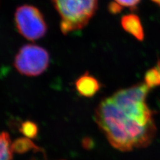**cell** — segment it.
<instances>
[{
  "label": "cell",
  "instance_id": "obj_8",
  "mask_svg": "<svg viewBox=\"0 0 160 160\" xmlns=\"http://www.w3.org/2000/svg\"><path fill=\"white\" fill-rule=\"evenodd\" d=\"M144 80V83L149 89L160 86V61L146 72Z\"/></svg>",
  "mask_w": 160,
  "mask_h": 160
},
{
  "label": "cell",
  "instance_id": "obj_4",
  "mask_svg": "<svg viewBox=\"0 0 160 160\" xmlns=\"http://www.w3.org/2000/svg\"><path fill=\"white\" fill-rule=\"evenodd\" d=\"M14 18L18 32L29 41L41 39L47 33L46 20L36 7L29 5L18 7Z\"/></svg>",
  "mask_w": 160,
  "mask_h": 160
},
{
  "label": "cell",
  "instance_id": "obj_11",
  "mask_svg": "<svg viewBox=\"0 0 160 160\" xmlns=\"http://www.w3.org/2000/svg\"><path fill=\"white\" fill-rule=\"evenodd\" d=\"M115 3H116L120 7H128L133 8L136 7L140 0H114Z\"/></svg>",
  "mask_w": 160,
  "mask_h": 160
},
{
  "label": "cell",
  "instance_id": "obj_1",
  "mask_svg": "<svg viewBox=\"0 0 160 160\" xmlns=\"http://www.w3.org/2000/svg\"><path fill=\"white\" fill-rule=\"evenodd\" d=\"M149 89L145 83L134 85L119 90L98 106L96 122L115 149L129 152L153 142L157 128L146 103Z\"/></svg>",
  "mask_w": 160,
  "mask_h": 160
},
{
  "label": "cell",
  "instance_id": "obj_3",
  "mask_svg": "<svg viewBox=\"0 0 160 160\" xmlns=\"http://www.w3.org/2000/svg\"><path fill=\"white\" fill-rule=\"evenodd\" d=\"M13 64L18 72L24 76H38L48 69L49 55L42 47L27 44L20 48Z\"/></svg>",
  "mask_w": 160,
  "mask_h": 160
},
{
  "label": "cell",
  "instance_id": "obj_10",
  "mask_svg": "<svg viewBox=\"0 0 160 160\" xmlns=\"http://www.w3.org/2000/svg\"><path fill=\"white\" fill-rule=\"evenodd\" d=\"M20 131L26 136L27 138L32 139L36 138L38 135V128L37 125L30 121H27L22 123L20 128Z\"/></svg>",
  "mask_w": 160,
  "mask_h": 160
},
{
  "label": "cell",
  "instance_id": "obj_2",
  "mask_svg": "<svg viewBox=\"0 0 160 160\" xmlns=\"http://www.w3.org/2000/svg\"><path fill=\"white\" fill-rule=\"evenodd\" d=\"M61 22L60 29L67 35L83 29L98 7V0H52Z\"/></svg>",
  "mask_w": 160,
  "mask_h": 160
},
{
  "label": "cell",
  "instance_id": "obj_7",
  "mask_svg": "<svg viewBox=\"0 0 160 160\" xmlns=\"http://www.w3.org/2000/svg\"><path fill=\"white\" fill-rule=\"evenodd\" d=\"M13 150L9 134L6 132L0 133V160H12Z\"/></svg>",
  "mask_w": 160,
  "mask_h": 160
},
{
  "label": "cell",
  "instance_id": "obj_6",
  "mask_svg": "<svg viewBox=\"0 0 160 160\" xmlns=\"http://www.w3.org/2000/svg\"><path fill=\"white\" fill-rule=\"evenodd\" d=\"M122 26L126 31L136 38L142 41L144 38L143 26L139 17L134 14H129L122 18Z\"/></svg>",
  "mask_w": 160,
  "mask_h": 160
},
{
  "label": "cell",
  "instance_id": "obj_5",
  "mask_svg": "<svg viewBox=\"0 0 160 160\" xmlns=\"http://www.w3.org/2000/svg\"><path fill=\"white\" fill-rule=\"evenodd\" d=\"M76 88L81 96L90 98L93 96L99 91L101 84L96 78L86 73L76 80Z\"/></svg>",
  "mask_w": 160,
  "mask_h": 160
},
{
  "label": "cell",
  "instance_id": "obj_9",
  "mask_svg": "<svg viewBox=\"0 0 160 160\" xmlns=\"http://www.w3.org/2000/svg\"><path fill=\"white\" fill-rule=\"evenodd\" d=\"M12 148L13 152L18 153L26 152L29 149L33 148L38 149V148L32 143L29 138H21L16 140L13 144H12Z\"/></svg>",
  "mask_w": 160,
  "mask_h": 160
},
{
  "label": "cell",
  "instance_id": "obj_12",
  "mask_svg": "<svg viewBox=\"0 0 160 160\" xmlns=\"http://www.w3.org/2000/svg\"><path fill=\"white\" fill-rule=\"evenodd\" d=\"M154 2H156V3H158L159 6H160V0H152Z\"/></svg>",
  "mask_w": 160,
  "mask_h": 160
}]
</instances>
